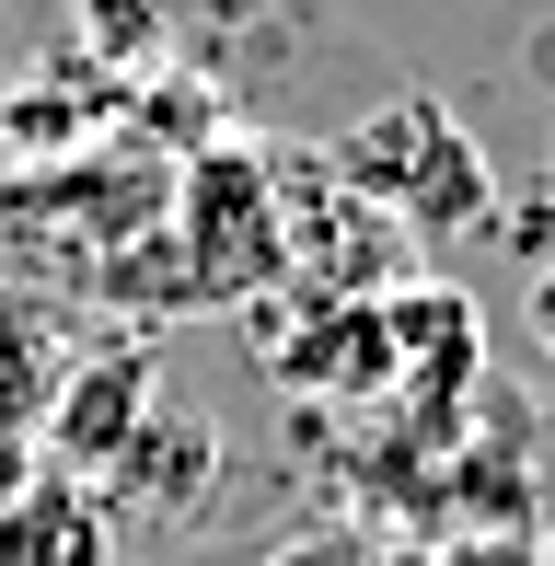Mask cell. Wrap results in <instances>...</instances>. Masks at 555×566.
I'll return each instance as SVG.
<instances>
[{"label":"cell","mask_w":555,"mask_h":566,"mask_svg":"<svg viewBox=\"0 0 555 566\" xmlns=\"http://www.w3.org/2000/svg\"><path fill=\"white\" fill-rule=\"evenodd\" d=\"M336 174H347L359 197H394L417 231L463 220L474 197H486V163H474V139H463L440 105H428V93H406V105H394V116H370V127H347Z\"/></svg>","instance_id":"cell-1"},{"label":"cell","mask_w":555,"mask_h":566,"mask_svg":"<svg viewBox=\"0 0 555 566\" xmlns=\"http://www.w3.org/2000/svg\"><path fill=\"white\" fill-rule=\"evenodd\" d=\"M0 566H116V521L93 485L70 474H23L0 497Z\"/></svg>","instance_id":"cell-2"},{"label":"cell","mask_w":555,"mask_h":566,"mask_svg":"<svg viewBox=\"0 0 555 566\" xmlns=\"http://www.w3.org/2000/svg\"><path fill=\"white\" fill-rule=\"evenodd\" d=\"M139 381H150V358H105V370H82V381H70V405H59V451L128 462V451H139V428H128Z\"/></svg>","instance_id":"cell-3"},{"label":"cell","mask_w":555,"mask_h":566,"mask_svg":"<svg viewBox=\"0 0 555 566\" xmlns=\"http://www.w3.org/2000/svg\"><path fill=\"white\" fill-rule=\"evenodd\" d=\"M533 336H544V358H555V266L533 277Z\"/></svg>","instance_id":"cell-4"}]
</instances>
